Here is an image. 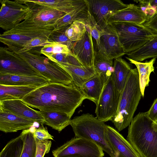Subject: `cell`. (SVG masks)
I'll use <instances>...</instances> for the list:
<instances>
[{"instance_id": "2e32d148", "label": "cell", "mask_w": 157, "mask_h": 157, "mask_svg": "<svg viewBox=\"0 0 157 157\" xmlns=\"http://www.w3.org/2000/svg\"><path fill=\"white\" fill-rule=\"evenodd\" d=\"M32 10L31 16L38 24L44 26H53L56 21L66 13L50 7L41 6L30 0H20Z\"/></svg>"}, {"instance_id": "ba28073f", "label": "cell", "mask_w": 157, "mask_h": 157, "mask_svg": "<svg viewBox=\"0 0 157 157\" xmlns=\"http://www.w3.org/2000/svg\"><path fill=\"white\" fill-rule=\"evenodd\" d=\"M53 157H103L101 148L86 139L72 138L52 151Z\"/></svg>"}, {"instance_id": "5b68a950", "label": "cell", "mask_w": 157, "mask_h": 157, "mask_svg": "<svg viewBox=\"0 0 157 157\" xmlns=\"http://www.w3.org/2000/svg\"><path fill=\"white\" fill-rule=\"evenodd\" d=\"M70 125L76 137L90 141L98 145L110 157H117L106 135L104 122L89 113L83 114L71 119Z\"/></svg>"}, {"instance_id": "d590c367", "label": "cell", "mask_w": 157, "mask_h": 157, "mask_svg": "<svg viewBox=\"0 0 157 157\" xmlns=\"http://www.w3.org/2000/svg\"><path fill=\"white\" fill-rule=\"evenodd\" d=\"M86 25L89 28L92 37L95 39L96 45H98L99 44L100 37L102 29L97 24L89 10Z\"/></svg>"}, {"instance_id": "60d3db41", "label": "cell", "mask_w": 157, "mask_h": 157, "mask_svg": "<svg viewBox=\"0 0 157 157\" xmlns=\"http://www.w3.org/2000/svg\"><path fill=\"white\" fill-rule=\"evenodd\" d=\"M68 55L64 54L57 53L52 55L47 58L55 63H67V56Z\"/></svg>"}, {"instance_id": "f546056e", "label": "cell", "mask_w": 157, "mask_h": 157, "mask_svg": "<svg viewBox=\"0 0 157 157\" xmlns=\"http://www.w3.org/2000/svg\"><path fill=\"white\" fill-rule=\"evenodd\" d=\"M83 0H30L41 6L55 9L66 13L69 12L80 4Z\"/></svg>"}, {"instance_id": "5bb4252c", "label": "cell", "mask_w": 157, "mask_h": 157, "mask_svg": "<svg viewBox=\"0 0 157 157\" xmlns=\"http://www.w3.org/2000/svg\"><path fill=\"white\" fill-rule=\"evenodd\" d=\"M86 27L83 37L80 40L72 42L71 51L74 56L82 65L94 67L95 51L92 36L89 28L87 25Z\"/></svg>"}, {"instance_id": "9a60e30c", "label": "cell", "mask_w": 157, "mask_h": 157, "mask_svg": "<svg viewBox=\"0 0 157 157\" xmlns=\"http://www.w3.org/2000/svg\"><path fill=\"white\" fill-rule=\"evenodd\" d=\"M0 111L11 113L41 124H44V118L40 111L33 109L22 100L0 101Z\"/></svg>"}, {"instance_id": "b9f144b4", "label": "cell", "mask_w": 157, "mask_h": 157, "mask_svg": "<svg viewBox=\"0 0 157 157\" xmlns=\"http://www.w3.org/2000/svg\"><path fill=\"white\" fill-rule=\"evenodd\" d=\"M147 112L150 119L155 122L157 121V98L154 101L150 109Z\"/></svg>"}, {"instance_id": "ac0fdd59", "label": "cell", "mask_w": 157, "mask_h": 157, "mask_svg": "<svg viewBox=\"0 0 157 157\" xmlns=\"http://www.w3.org/2000/svg\"><path fill=\"white\" fill-rule=\"evenodd\" d=\"M107 137L117 157H140L130 143L113 127L106 125Z\"/></svg>"}, {"instance_id": "836d02e7", "label": "cell", "mask_w": 157, "mask_h": 157, "mask_svg": "<svg viewBox=\"0 0 157 157\" xmlns=\"http://www.w3.org/2000/svg\"><path fill=\"white\" fill-rule=\"evenodd\" d=\"M41 54L48 57L52 55L57 53H62L67 55L72 54V52L66 45L57 43L45 45L41 48Z\"/></svg>"}, {"instance_id": "30bf717a", "label": "cell", "mask_w": 157, "mask_h": 157, "mask_svg": "<svg viewBox=\"0 0 157 157\" xmlns=\"http://www.w3.org/2000/svg\"><path fill=\"white\" fill-rule=\"evenodd\" d=\"M4 74L44 77L36 69L8 48L1 47L0 75Z\"/></svg>"}, {"instance_id": "484cf974", "label": "cell", "mask_w": 157, "mask_h": 157, "mask_svg": "<svg viewBox=\"0 0 157 157\" xmlns=\"http://www.w3.org/2000/svg\"><path fill=\"white\" fill-rule=\"evenodd\" d=\"M45 124L59 132L70 125L71 117L66 114L57 111H40Z\"/></svg>"}, {"instance_id": "d6986e66", "label": "cell", "mask_w": 157, "mask_h": 157, "mask_svg": "<svg viewBox=\"0 0 157 157\" xmlns=\"http://www.w3.org/2000/svg\"><path fill=\"white\" fill-rule=\"evenodd\" d=\"M35 122L11 113L0 111V130L4 132H14L29 129Z\"/></svg>"}, {"instance_id": "8992f818", "label": "cell", "mask_w": 157, "mask_h": 157, "mask_svg": "<svg viewBox=\"0 0 157 157\" xmlns=\"http://www.w3.org/2000/svg\"><path fill=\"white\" fill-rule=\"evenodd\" d=\"M109 24L116 31L126 54L138 49L157 36V31L143 25L130 22Z\"/></svg>"}, {"instance_id": "4fadbf2b", "label": "cell", "mask_w": 157, "mask_h": 157, "mask_svg": "<svg viewBox=\"0 0 157 157\" xmlns=\"http://www.w3.org/2000/svg\"><path fill=\"white\" fill-rule=\"evenodd\" d=\"M97 48V52L100 54L112 59L126 54L116 31L109 24L101 30Z\"/></svg>"}, {"instance_id": "7bdbcfd3", "label": "cell", "mask_w": 157, "mask_h": 157, "mask_svg": "<svg viewBox=\"0 0 157 157\" xmlns=\"http://www.w3.org/2000/svg\"><path fill=\"white\" fill-rule=\"evenodd\" d=\"M143 25L157 31V14Z\"/></svg>"}, {"instance_id": "83f0119b", "label": "cell", "mask_w": 157, "mask_h": 157, "mask_svg": "<svg viewBox=\"0 0 157 157\" xmlns=\"http://www.w3.org/2000/svg\"><path fill=\"white\" fill-rule=\"evenodd\" d=\"M131 63L136 65L137 69L139 79V84L142 96L144 97L145 88L149 85L150 81V76L151 73L154 72L153 66L156 58H152L149 61L142 63L136 61L126 58Z\"/></svg>"}, {"instance_id": "e575fe53", "label": "cell", "mask_w": 157, "mask_h": 157, "mask_svg": "<svg viewBox=\"0 0 157 157\" xmlns=\"http://www.w3.org/2000/svg\"><path fill=\"white\" fill-rule=\"evenodd\" d=\"M66 31L54 30L50 35L48 40L52 42L66 45L71 51L72 47V42L66 36L65 33Z\"/></svg>"}, {"instance_id": "7a4b0ae2", "label": "cell", "mask_w": 157, "mask_h": 157, "mask_svg": "<svg viewBox=\"0 0 157 157\" xmlns=\"http://www.w3.org/2000/svg\"><path fill=\"white\" fill-rule=\"evenodd\" d=\"M127 139L140 157H157V124L147 112L139 113L133 118Z\"/></svg>"}, {"instance_id": "8d00e7d4", "label": "cell", "mask_w": 157, "mask_h": 157, "mask_svg": "<svg viewBox=\"0 0 157 157\" xmlns=\"http://www.w3.org/2000/svg\"><path fill=\"white\" fill-rule=\"evenodd\" d=\"M35 139L36 145V157H44L45 154L48 153L50 151L52 144L51 141Z\"/></svg>"}, {"instance_id": "7c38bea8", "label": "cell", "mask_w": 157, "mask_h": 157, "mask_svg": "<svg viewBox=\"0 0 157 157\" xmlns=\"http://www.w3.org/2000/svg\"><path fill=\"white\" fill-rule=\"evenodd\" d=\"M89 10L102 30L106 26L107 18L116 12L128 7L129 4L120 0H86Z\"/></svg>"}, {"instance_id": "ee69618b", "label": "cell", "mask_w": 157, "mask_h": 157, "mask_svg": "<svg viewBox=\"0 0 157 157\" xmlns=\"http://www.w3.org/2000/svg\"><path fill=\"white\" fill-rule=\"evenodd\" d=\"M150 5L155 8L157 11V0H149Z\"/></svg>"}, {"instance_id": "7402d4cb", "label": "cell", "mask_w": 157, "mask_h": 157, "mask_svg": "<svg viewBox=\"0 0 157 157\" xmlns=\"http://www.w3.org/2000/svg\"><path fill=\"white\" fill-rule=\"evenodd\" d=\"M56 63L67 72L71 78L74 84L79 88L96 74L94 67L74 65L67 63Z\"/></svg>"}, {"instance_id": "d4e9b609", "label": "cell", "mask_w": 157, "mask_h": 157, "mask_svg": "<svg viewBox=\"0 0 157 157\" xmlns=\"http://www.w3.org/2000/svg\"><path fill=\"white\" fill-rule=\"evenodd\" d=\"M32 86H9L0 84V101L21 99L36 89Z\"/></svg>"}, {"instance_id": "ab89813d", "label": "cell", "mask_w": 157, "mask_h": 157, "mask_svg": "<svg viewBox=\"0 0 157 157\" xmlns=\"http://www.w3.org/2000/svg\"><path fill=\"white\" fill-rule=\"evenodd\" d=\"M41 125L40 128H35L33 131L34 138L40 140H54L53 137L49 133L47 128L44 127L43 124Z\"/></svg>"}, {"instance_id": "6da1fadb", "label": "cell", "mask_w": 157, "mask_h": 157, "mask_svg": "<svg viewBox=\"0 0 157 157\" xmlns=\"http://www.w3.org/2000/svg\"><path fill=\"white\" fill-rule=\"evenodd\" d=\"M85 99L80 88L74 84L49 83L37 88L22 100L40 111L59 112L71 118Z\"/></svg>"}, {"instance_id": "74e56055", "label": "cell", "mask_w": 157, "mask_h": 157, "mask_svg": "<svg viewBox=\"0 0 157 157\" xmlns=\"http://www.w3.org/2000/svg\"><path fill=\"white\" fill-rule=\"evenodd\" d=\"M53 43L48 40L44 38L40 37L35 38L27 43L21 51L20 53L27 51L36 47H43L47 45Z\"/></svg>"}, {"instance_id": "e0dca14e", "label": "cell", "mask_w": 157, "mask_h": 157, "mask_svg": "<svg viewBox=\"0 0 157 157\" xmlns=\"http://www.w3.org/2000/svg\"><path fill=\"white\" fill-rule=\"evenodd\" d=\"M106 21L107 24L116 22H130L143 25L147 21V17L139 6L130 4L128 7L108 17Z\"/></svg>"}, {"instance_id": "ffe728a7", "label": "cell", "mask_w": 157, "mask_h": 157, "mask_svg": "<svg viewBox=\"0 0 157 157\" xmlns=\"http://www.w3.org/2000/svg\"><path fill=\"white\" fill-rule=\"evenodd\" d=\"M50 83L46 78L38 76L0 75V84L9 86H32L38 88Z\"/></svg>"}, {"instance_id": "4316f807", "label": "cell", "mask_w": 157, "mask_h": 157, "mask_svg": "<svg viewBox=\"0 0 157 157\" xmlns=\"http://www.w3.org/2000/svg\"><path fill=\"white\" fill-rule=\"evenodd\" d=\"M126 54L127 56L125 58L138 62L157 58V36L138 49Z\"/></svg>"}, {"instance_id": "f1b7e54d", "label": "cell", "mask_w": 157, "mask_h": 157, "mask_svg": "<svg viewBox=\"0 0 157 157\" xmlns=\"http://www.w3.org/2000/svg\"><path fill=\"white\" fill-rule=\"evenodd\" d=\"M113 59H108L95 51L94 67L102 79L104 85L111 77L114 71Z\"/></svg>"}, {"instance_id": "cb8c5ba5", "label": "cell", "mask_w": 157, "mask_h": 157, "mask_svg": "<svg viewBox=\"0 0 157 157\" xmlns=\"http://www.w3.org/2000/svg\"><path fill=\"white\" fill-rule=\"evenodd\" d=\"M131 65L121 57L114 60V71L112 78L114 83L118 90L121 92L130 73Z\"/></svg>"}, {"instance_id": "4dcf8cb0", "label": "cell", "mask_w": 157, "mask_h": 157, "mask_svg": "<svg viewBox=\"0 0 157 157\" xmlns=\"http://www.w3.org/2000/svg\"><path fill=\"white\" fill-rule=\"evenodd\" d=\"M24 142L20 134L10 141L1 151L0 157H20Z\"/></svg>"}, {"instance_id": "d6a6232c", "label": "cell", "mask_w": 157, "mask_h": 157, "mask_svg": "<svg viewBox=\"0 0 157 157\" xmlns=\"http://www.w3.org/2000/svg\"><path fill=\"white\" fill-rule=\"evenodd\" d=\"M86 23L81 21L73 22L67 29L65 33L67 37L72 42L82 39L86 30Z\"/></svg>"}, {"instance_id": "f6af8a7d", "label": "cell", "mask_w": 157, "mask_h": 157, "mask_svg": "<svg viewBox=\"0 0 157 157\" xmlns=\"http://www.w3.org/2000/svg\"><path fill=\"white\" fill-rule=\"evenodd\" d=\"M155 122L157 124V121H155Z\"/></svg>"}, {"instance_id": "9c48e42d", "label": "cell", "mask_w": 157, "mask_h": 157, "mask_svg": "<svg viewBox=\"0 0 157 157\" xmlns=\"http://www.w3.org/2000/svg\"><path fill=\"white\" fill-rule=\"evenodd\" d=\"M121 92L115 86L111 76L104 85L95 113L97 118L105 122L110 121L117 111Z\"/></svg>"}, {"instance_id": "603a6c76", "label": "cell", "mask_w": 157, "mask_h": 157, "mask_svg": "<svg viewBox=\"0 0 157 157\" xmlns=\"http://www.w3.org/2000/svg\"><path fill=\"white\" fill-rule=\"evenodd\" d=\"M104 85V83L101 77L96 73L79 88L86 99L92 101L96 105Z\"/></svg>"}, {"instance_id": "8fae6325", "label": "cell", "mask_w": 157, "mask_h": 157, "mask_svg": "<svg viewBox=\"0 0 157 157\" xmlns=\"http://www.w3.org/2000/svg\"><path fill=\"white\" fill-rule=\"evenodd\" d=\"M0 27L5 31L10 30L28 17L32 10L20 0L0 1Z\"/></svg>"}, {"instance_id": "44dd1931", "label": "cell", "mask_w": 157, "mask_h": 157, "mask_svg": "<svg viewBox=\"0 0 157 157\" xmlns=\"http://www.w3.org/2000/svg\"><path fill=\"white\" fill-rule=\"evenodd\" d=\"M88 7L86 0L71 11L59 19L54 25V30H66L74 22L81 21L86 24L88 17Z\"/></svg>"}, {"instance_id": "1f68e13d", "label": "cell", "mask_w": 157, "mask_h": 157, "mask_svg": "<svg viewBox=\"0 0 157 157\" xmlns=\"http://www.w3.org/2000/svg\"><path fill=\"white\" fill-rule=\"evenodd\" d=\"M24 142L20 157H36V141L30 128L24 130L20 134Z\"/></svg>"}, {"instance_id": "52a82bcc", "label": "cell", "mask_w": 157, "mask_h": 157, "mask_svg": "<svg viewBox=\"0 0 157 157\" xmlns=\"http://www.w3.org/2000/svg\"><path fill=\"white\" fill-rule=\"evenodd\" d=\"M17 54L36 69L51 83L74 84L69 74L62 67L41 55L40 51L33 48Z\"/></svg>"}, {"instance_id": "3957f363", "label": "cell", "mask_w": 157, "mask_h": 157, "mask_svg": "<svg viewBox=\"0 0 157 157\" xmlns=\"http://www.w3.org/2000/svg\"><path fill=\"white\" fill-rule=\"evenodd\" d=\"M141 96L137 69H132L121 92L117 111L110 120L118 132L130 124Z\"/></svg>"}, {"instance_id": "277c9868", "label": "cell", "mask_w": 157, "mask_h": 157, "mask_svg": "<svg viewBox=\"0 0 157 157\" xmlns=\"http://www.w3.org/2000/svg\"><path fill=\"white\" fill-rule=\"evenodd\" d=\"M31 14L14 28L0 34V42L16 54L19 53L24 47L33 39L40 37L48 40L54 29L53 26L41 25L36 23Z\"/></svg>"}, {"instance_id": "f35d334b", "label": "cell", "mask_w": 157, "mask_h": 157, "mask_svg": "<svg viewBox=\"0 0 157 157\" xmlns=\"http://www.w3.org/2000/svg\"><path fill=\"white\" fill-rule=\"evenodd\" d=\"M137 1L139 2L138 6L144 12L147 16V21H149L157 14L156 9L150 5L149 0H139Z\"/></svg>"}]
</instances>
